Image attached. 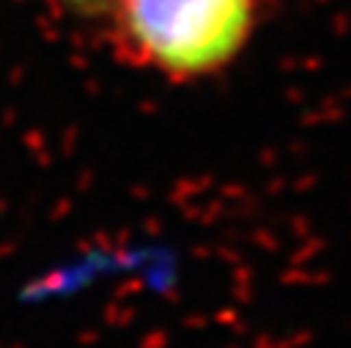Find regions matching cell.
Wrapping results in <instances>:
<instances>
[{"label":"cell","mask_w":351,"mask_h":348,"mask_svg":"<svg viewBox=\"0 0 351 348\" xmlns=\"http://www.w3.org/2000/svg\"><path fill=\"white\" fill-rule=\"evenodd\" d=\"M121 25L137 55L167 74H206L244 44L252 0H118Z\"/></svg>","instance_id":"obj_1"},{"label":"cell","mask_w":351,"mask_h":348,"mask_svg":"<svg viewBox=\"0 0 351 348\" xmlns=\"http://www.w3.org/2000/svg\"><path fill=\"white\" fill-rule=\"evenodd\" d=\"M71 3H77V5H88V8H99V5H107L110 0H71Z\"/></svg>","instance_id":"obj_2"}]
</instances>
